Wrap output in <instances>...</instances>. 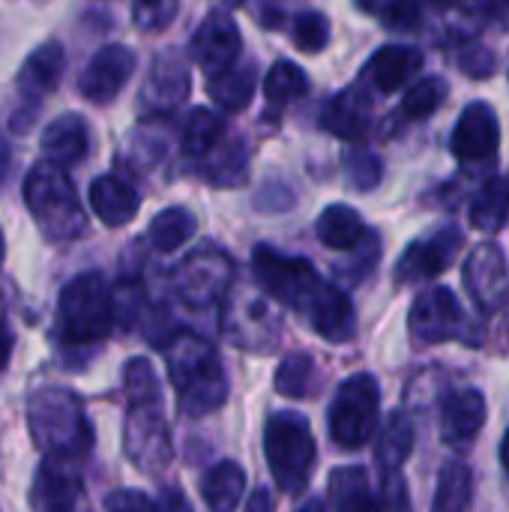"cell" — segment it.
Segmentation results:
<instances>
[{
  "instance_id": "cell-1",
  "label": "cell",
  "mask_w": 509,
  "mask_h": 512,
  "mask_svg": "<svg viewBox=\"0 0 509 512\" xmlns=\"http://www.w3.org/2000/svg\"><path fill=\"white\" fill-rule=\"evenodd\" d=\"M177 405L186 417H207L228 399V381L213 345L192 333H174L165 348Z\"/></svg>"
},
{
  "instance_id": "cell-2",
  "label": "cell",
  "mask_w": 509,
  "mask_h": 512,
  "mask_svg": "<svg viewBox=\"0 0 509 512\" xmlns=\"http://www.w3.org/2000/svg\"><path fill=\"white\" fill-rule=\"evenodd\" d=\"M27 426L45 456L84 462L93 447V432L84 408L69 390H39L27 402Z\"/></svg>"
},
{
  "instance_id": "cell-3",
  "label": "cell",
  "mask_w": 509,
  "mask_h": 512,
  "mask_svg": "<svg viewBox=\"0 0 509 512\" xmlns=\"http://www.w3.org/2000/svg\"><path fill=\"white\" fill-rule=\"evenodd\" d=\"M24 204L48 240H75L84 234V207L78 192L66 174V168L54 162H36L24 180Z\"/></svg>"
},
{
  "instance_id": "cell-4",
  "label": "cell",
  "mask_w": 509,
  "mask_h": 512,
  "mask_svg": "<svg viewBox=\"0 0 509 512\" xmlns=\"http://www.w3.org/2000/svg\"><path fill=\"white\" fill-rule=\"evenodd\" d=\"M114 327V297L99 273L75 276L57 303V336L66 348L102 342Z\"/></svg>"
},
{
  "instance_id": "cell-5",
  "label": "cell",
  "mask_w": 509,
  "mask_h": 512,
  "mask_svg": "<svg viewBox=\"0 0 509 512\" xmlns=\"http://www.w3.org/2000/svg\"><path fill=\"white\" fill-rule=\"evenodd\" d=\"M264 456L273 483L288 495H300L309 486L318 456L309 420L297 411H276L264 426Z\"/></svg>"
},
{
  "instance_id": "cell-6",
  "label": "cell",
  "mask_w": 509,
  "mask_h": 512,
  "mask_svg": "<svg viewBox=\"0 0 509 512\" xmlns=\"http://www.w3.org/2000/svg\"><path fill=\"white\" fill-rule=\"evenodd\" d=\"M378 405H381L378 381L366 372L351 375L336 390V399L330 405V438L342 450H360L375 435Z\"/></svg>"
},
{
  "instance_id": "cell-7",
  "label": "cell",
  "mask_w": 509,
  "mask_h": 512,
  "mask_svg": "<svg viewBox=\"0 0 509 512\" xmlns=\"http://www.w3.org/2000/svg\"><path fill=\"white\" fill-rule=\"evenodd\" d=\"M252 270L258 285L279 303L303 312L309 297L318 291V285L324 282L315 267L306 258L297 255H282L273 246H258L252 252Z\"/></svg>"
},
{
  "instance_id": "cell-8",
  "label": "cell",
  "mask_w": 509,
  "mask_h": 512,
  "mask_svg": "<svg viewBox=\"0 0 509 512\" xmlns=\"http://www.w3.org/2000/svg\"><path fill=\"white\" fill-rule=\"evenodd\" d=\"M123 447L132 465L141 474H162L171 459V432L162 417V402H129L126 426H123Z\"/></svg>"
},
{
  "instance_id": "cell-9",
  "label": "cell",
  "mask_w": 509,
  "mask_h": 512,
  "mask_svg": "<svg viewBox=\"0 0 509 512\" xmlns=\"http://www.w3.org/2000/svg\"><path fill=\"white\" fill-rule=\"evenodd\" d=\"M411 339L423 348L444 345L453 339H468L465 333V312L450 288H429L423 291L408 315Z\"/></svg>"
},
{
  "instance_id": "cell-10",
  "label": "cell",
  "mask_w": 509,
  "mask_h": 512,
  "mask_svg": "<svg viewBox=\"0 0 509 512\" xmlns=\"http://www.w3.org/2000/svg\"><path fill=\"white\" fill-rule=\"evenodd\" d=\"M231 279H234L231 258L219 249H204V252L189 255L177 267L174 288L186 306H210L219 297H225Z\"/></svg>"
},
{
  "instance_id": "cell-11",
  "label": "cell",
  "mask_w": 509,
  "mask_h": 512,
  "mask_svg": "<svg viewBox=\"0 0 509 512\" xmlns=\"http://www.w3.org/2000/svg\"><path fill=\"white\" fill-rule=\"evenodd\" d=\"M462 246H465V234L453 225H444L432 231L429 237L414 240L396 264V282L414 285V282L441 276L456 261Z\"/></svg>"
},
{
  "instance_id": "cell-12",
  "label": "cell",
  "mask_w": 509,
  "mask_h": 512,
  "mask_svg": "<svg viewBox=\"0 0 509 512\" xmlns=\"http://www.w3.org/2000/svg\"><path fill=\"white\" fill-rule=\"evenodd\" d=\"M498 144H501V123H498V114L492 111L489 102L477 99L471 102L453 135H450V153L462 162V165H480V162H489L495 159L498 153Z\"/></svg>"
},
{
  "instance_id": "cell-13",
  "label": "cell",
  "mask_w": 509,
  "mask_h": 512,
  "mask_svg": "<svg viewBox=\"0 0 509 512\" xmlns=\"http://www.w3.org/2000/svg\"><path fill=\"white\" fill-rule=\"evenodd\" d=\"M132 72H135V51L111 42L90 57V63L84 66V72L78 78V90L87 102L108 105L120 96V90L126 87Z\"/></svg>"
},
{
  "instance_id": "cell-14",
  "label": "cell",
  "mask_w": 509,
  "mask_h": 512,
  "mask_svg": "<svg viewBox=\"0 0 509 512\" xmlns=\"http://www.w3.org/2000/svg\"><path fill=\"white\" fill-rule=\"evenodd\" d=\"M465 288L474 303L492 315L509 303V267L504 252L495 243L477 246L465 261Z\"/></svg>"
},
{
  "instance_id": "cell-15",
  "label": "cell",
  "mask_w": 509,
  "mask_h": 512,
  "mask_svg": "<svg viewBox=\"0 0 509 512\" xmlns=\"http://www.w3.org/2000/svg\"><path fill=\"white\" fill-rule=\"evenodd\" d=\"M240 51H243V36H240L234 18L219 9L210 12L192 36V57L207 72V78L231 69L237 63Z\"/></svg>"
},
{
  "instance_id": "cell-16",
  "label": "cell",
  "mask_w": 509,
  "mask_h": 512,
  "mask_svg": "<svg viewBox=\"0 0 509 512\" xmlns=\"http://www.w3.org/2000/svg\"><path fill=\"white\" fill-rule=\"evenodd\" d=\"M189 66L174 54V51H165L153 60L150 72H147V84L141 90V102H144V111L153 114V117H165L171 111H177L186 96H189Z\"/></svg>"
},
{
  "instance_id": "cell-17",
  "label": "cell",
  "mask_w": 509,
  "mask_h": 512,
  "mask_svg": "<svg viewBox=\"0 0 509 512\" xmlns=\"http://www.w3.org/2000/svg\"><path fill=\"white\" fill-rule=\"evenodd\" d=\"M225 333L240 348L267 351L276 342V315H273L270 303L261 297L231 300L228 312H225Z\"/></svg>"
},
{
  "instance_id": "cell-18",
  "label": "cell",
  "mask_w": 509,
  "mask_h": 512,
  "mask_svg": "<svg viewBox=\"0 0 509 512\" xmlns=\"http://www.w3.org/2000/svg\"><path fill=\"white\" fill-rule=\"evenodd\" d=\"M309 324L315 327L318 336H324L327 342H348L357 330V315L351 300L330 282H321L318 291L309 297L306 309Z\"/></svg>"
},
{
  "instance_id": "cell-19",
  "label": "cell",
  "mask_w": 509,
  "mask_h": 512,
  "mask_svg": "<svg viewBox=\"0 0 509 512\" xmlns=\"http://www.w3.org/2000/svg\"><path fill=\"white\" fill-rule=\"evenodd\" d=\"M75 468L78 462L45 456L30 492L33 510H72L81 501V477Z\"/></svg>"
},
{
  "instance_id": "cell-20",
  "label": "cell",
  "mask_w": 509,
  "mask_h": 512,
  "mask_svg": "<svg viewBox=\"0 0 509 512\" xmlns=\"http://www.w3.org/2000/svg\"><path fill=\"white\" fill-rule=\"evenodd\" d=\"M486 399L480 390L450 393L441 411V435L450 447H468L486 426Z\"/></svg>"
},
{
  "instance_id": "cell-21",
  "label": "cell",
  "mask_w": 509,
  "mask_h": 512,
  "mask_svg": "<svg viewBox=\"0 0 509 512\" xmlns=\"http://www.w3.org/2000/svg\"><path fill=\"white\" fill-rule=\"evenodd\" d=\"M420 69H423V54L417 48H411V45H384L369 57V63L363 69V81H369L378 93H396Z\"/></svg>"
},
{
  "instance_id": "cell-22",
  "label": "cell",
  "mask_w": 509,
  "mask_h": 512,
  "mask_svg": "<svg viewBox=\"0 0 509 512\" xmlns=\"http://www.w3.org/2000/svg\"><path fill=\"white\" fill-rule=\"evenodd\" d=\"M39 147H42L45 159L54 162V165H60V168L78 165L87 156V150H90V132H87L84 117H78V114H60L57 120H51L45 126Z\"/></svg>"
},
{
  "instance_id": "cell-23",
  "label": "cell",
  "mask_w": 509,
  "mask_h": 512,
  "mask_svg": "<svg viewBox=\"0 0 509 512\" xmlns=\"http://www.w3.org/2000/svg\"><path fill=\"white\" fill-rule=\"evenodd\" d=\"M63 45L60 42H42L39 48L30 51V57L24 60L21 72H18V90L21 96L30 99V105H36L42 96L57 90V81L63 75Z\"/></svg>"
},
{
  "instance_id": "cell-24",
  "label": "cell",
  "mask_w": 509,
  "mask_h": 512,
  "mask_svg": "<svg viewBox=\"0 0 509 512\" xmlns=\"http://www.w3.org/2000/svg\"><path fill=\"white\" fill-rule=\"evenodd\" d=\"M369 123H372L369 99L363 96L360 87H348L336 93L321 111V126L342 141H360L369 132Z\"/></svg>"
},
{
  "instance_id": "cell-25",
  "label": "cell",
  "mask_w": 509,
  "mask_h": 512,
  "mask_svg": "<svg viewBox=\"0 0 509 512\" xmlns=\"http://www.w3.org/2000/svg\"><path fill=\"white\" fill-rule=\"evenodd\" d=\"M138 204V192L123 177L102 174L90 183V207L108 228L129 225L138 216Z\"/></svg>"
},
{
  "instance_id": "cell-26",
  "label": "cell",
  "mask_w": 509,
  "mask_h": 512,
  "mask_svg": "<svg viewBox=\"0 0 509 512\" xmlns=\"http://www.w3.org/2000/svg\"><path fill=\"white\" fill-rule=\"evenodd\" d=\"M315 234L327 249L336 252H351L357 243H363L366 237V225L360 219V213L348 204H330L318 222H315Z\"/></svg>"
},
{
  "instance_id": "cell-27",
  "label": "cell",
  "mask_w": 509,
  "mask_h": 512,
  "mask_svg": "<svg viewBox=\"0 0 509 512\" xmlns=\"http://www.w3.org/2000/svg\"><path fill=\"white\" fill-rule=\"evenodd\" d=\"M414 453V423L408 420V414L393 411L384 423V429L378 432L375 441V462L381 468V474H396L408 456Z\"/></svg>"
},
{
  "instance_id": "cell-28",
  "label": "cell",
  "mask_w": 509,
  "mask_h": 512,
  "mask_svg": "<svg viewBox=\"0 0 509 512\" xmlns=\"http://www.w3.org/2000/svg\"><path fill=\"white\" fill-rule=\"evenodd\" d=\"M471 228L477 231H501L509 219V177H489L471 198L468 207Z\"/></svg>"
},
{
  "instance_id": "cell-29",
  "label": "cell",
  "mask_w": 509,
  "mask_h": 512,
  "mask_svg": "<svg viewBox=\"0 0 509 512\" xmlns=\"http://www.w3.org/2000/svg\"><path fill=\"white\" fill-rule=\"evenodd\" d=\"M243 492H246V471L231 459L213 465L201 480V498H204V504L210 510L216 512H228L240 507Z\"/></svg>"
},
{
  "instance_id": "cell-30",
  "label": "cell",
  "mask_w": 509,
  "mask_h": 512,
  "mask_svg": "<svg viewBox=\"0 0 509 512\" xmlns=\"http://www.w3.org/2000/svg\"><path fill=\"white\" fill-rule=\"evenodd\" d=\"M204 174L210 183L237 186L246 180V144L240 138H219L204 156Z\"/></svg>"
},
{
  "instance_id": "cell-31",
  "label": "cell",
  "mask_w": 509,
  "mask_h": 512,
  "mask_svg": "<svg viewBox=\"0 0 509 512\" xmlns=\"http://www.w3.org/2000/svg\"><path fill=\"white\" fill-rule=\"evenodd\" d=\"M330 504L339 510H381L378 498H372L369 474L363 468H339L330 474Z\"/></svg>"
},
{
  "instance_id": "cell-32",
  "label": "cell",
  "mask_w": 509,
  "mask_h": 512,
  "mask_svg": "<svg viewBox=\"0 0 509 512\" xmlns=\"http://www.w3.org/2000/svg\"><path fill=\"white\" fill-rule=\"evenodd\" d=\"M207 93L222 111H243L255 93V69L252 66H246V69L231 66L219 75H210Z\"/></svg>"
},
{
  "instance_id": "cell-33",
  "label": "cell",
  "mask_w": 509,
  "mask_h": 512,
  "mask_svg": "<svg viewBox=\"0 0 509 512\" xmlns=\"http://www.w3.org/2000/svg\"><path fill=\"white\" fill-rule=\"evenodd\" d=\"M195 237V216L186 207H168L150 222V246L156 252H177Z\"/></svg>"
},
{
  "instance_id": "cell-34",
  "label": "cell",
  "mask_w": 509,
  "mask_h": 512,
  "mask_svg": "<svg viewBox=\"0 0 509 512\" xmlns=\"http://www.w3.org/2000/svg\"><path fill=\"white\" fill-rule=\"evenodd\" d=\"M471 498H474V477H471L468 465L450 462L438 477V492H435L432 507L438 512L465 510V507H471Z\"/></svg>"
},
{
  "instance_id": "cell-35",
  "label": "cell",
  "mask_w": 509,
  "mask_h": 512,
  "mask_svg": "<svg viewBox=\"0 0 509 512\" xmlns=\"http://www.w3.org/2000/svg\"><path fill=\"white\" fill-rule=\"evenodd\" d=\"M306 90H309V78H306V72H303L297 63H291V60L273 63L270 72H267V78H264V96H267V102L276 105V108H282V105H288V102L306 96Z\"/></svg>"
},
{
  "instance_id": "cell-36",
  "label": "cell",
  "mask_w": 509,
  "mask_h": 512,
  "mask_svg": "<svg viewBox=\"0 0 509 512\" xmlns=\"http://www.w3.org/2000/svg\"><path fill=\"white\" fill-rule=\"evenodd\" d=\"M222 135H225V120L219 114H213L210 108H195L183 129V150H186V156L201 159Z\"/></svg>"
},
{
  "instance_id": "cell-37",
  "label": "cell",
  "mask_w": 509,
  "mask_h": 512,
  "mask_svg": "<svg viewBox=\"0 0 509 512\" xmlns=\"http://www.w3.org/2000/svg\"><path fill=\"white\" fill-rule=\"evenodd\" d=\"M447 81L438 78V75H429V78H420L414 81L408 90H405V99H402V114L411 117V120H426L432 117L444 99H447Z\"/></svg>"
},
{
  "instance_id": "cell-38",
  "label": "cell",
  "mask_w": 509,
  "mask_h": 512,
  "mask_svg": "<svg viewBox=\"0 0 509 512\" xmlns=\"http://www.w3.org/2000/svg\"><path fill=\"white\" fill-rule=\"evenodd\" d=\"M312 381H315V360L309 354H291L279 363L276 369V390L288 399H303L312 393Z\"/></svg>"
},
{
  "instance_id": "cell-39",
  "label": "cell",
  "mask_w": 509,
  "mask_h": 512,
  "mask_svg": "<svg viewBox=\"0 0 509 512\" xmlns=\"http://www.w3.org/2000/svg\"><path fill=\"white\" fill-rule=\"evenodd\" d=\"M123 390L129 402H162V387L156 369L144 357H132L123 366Z\"/></svg>"
},
{
  "instance_id": "cell-40",
  "label": "cell",
  "mask_w": 509,
  "mask_h": 512,
  "mask_svg": "<svg viewBox=\"0 0 509 512\" xmlns=\"http://www.w3.org/2000/svg\"><path fill=\"white\" fill-rule=\"evenodd\" d=\"M294 45L306 54H318L327 48L330 42V21L327 15L315 12V9H306L294 18Z\"/></svg>"
},
{
  "instance_id": "cell-41",
  "label": "cell",
  "mask_w": 509,
  "mask_h": 512,
  "mask_svg": "<svg viewBox=\"0 0 509 512\" xmlns=\"http://www.w3.org/2000/svg\"><path fill=\"white\" fill-rule=\"evenodd\" d=\"M177 6L180 0H132V21L138 30L159 33L174 21Z\"/></svg>"
},
{
  "instance_id": "cell-42",
  "label": "cell",
  "mask_w": 509,
  "mask_h": 512,
  "mask_svg": "<svg viewBox=\"0 0 509 512\" xmlns=\"http://www.w3.org/2000/svg\"><path fill=\"white\" fill-rule=\"evenodd\" d=\"M381 21L390 30L399 33H411L423 27V3L420 0H387L381 9Z\"/></svg>"
},
{
  "instance_id": "cell-43",
  "label": "cell",
  "mask_w": 509,
  "mask_h": 512,
  "mask_svg": "<svg viewBox=\"0 0 509 512\" xmlns=\"http://www.w3.org/2000/svg\"><path fill=\"white\" fill-rule=\"evenodd\" d=\"M345 168H348V177L357 189H372L381 180V162L369 150H351L345 159Z\"/></svg>"
},
{
  "instance_id": "cell-44",
  "label": "cell",
  "mask_w": 509,
  "mask_h": 512,
  "mask_svg": "<svg viewBox=\"0 0 509 512\" xmlns=\"http://www.w3.org/2000/svg\"><path fill=\"white\" fill-rule=\"evenodd\" d=\"M459 69L465 75H471V78H489L498 69V63H495V54L486 45H468L459 54Z\"/></svg>"
},
{
  "instance_id": "cell-45",
  "label": "cell",
  "mask_w": 509,
  "mask_h": 512,
  "mask_svg": "<svg viewBox=\"0 0 509 512\" xmlns=\"http://www.w3.org/2000/svg\"><path fill=\"white\" fill-rule=\"evenodd\" d=\"M378 507H387V510H405L408 507V495H405V483L396 474H384V495L378 498Z\"/></svg>"
},
{
  "instance_id": "cell-46",
  "label": "cell",
  "mask_w": 509,
  "mask_h": 512,
  "mask_svg": "<svg viewBox=\"0 0 509 512\" xmlns=\"http://www.w3.org/2000/svg\"><path fill=\"white\" fill-rule=\"evenodd\" d=\"M159 501L141 495V492H114L105 498V510H156Z\"/></svg>"
},
{
  "instance_id": "cell-47",
  "label": "cell",
  "mask_w": 509,
  "mask_h": 512,
  "mask_svg": "<svg viewBox=\"0 0 509 512\" xmlns=\"http://www.w3.org/2000/svg\"><path fill=\"white\" fill-rule=\"evenodd\" d=\"M9 357H12V333H9L6 324L0 321V369L9 363Z\"/></svg>"
},
{
  "instance_id": "cell-48",
  "label": "cell",
  "mask_w": 509,
  "mask_h": 512,
  "mask_svg": "<svg viewBox=\"0 0 509 512\" xmlns=\"http://www.w3.org/2000/svg\"><path fill=\"white\" fill-rule=\"evenodd\" d=\"M9 165H12V153H9V147L0 141V186H3V180H6V174H9Z\"/></svg>"
},
{
  "instance_id": "cell-49",
  "label": "cell",
  "mask_w": 509,
  "mask_h": 512,
  "mask_svg": "<svg viewBox=\"0 0 509 512\" xmlns=\"http://www.w3.org/2000/svg\"><path fill=\"white\" fill-rule=\"evenodd\" d=\"M246 507H249V510H264V507H267V510H270V507H273V501H270V495H267V492H258V495H252V498H249V504H246Z\"/></svg>"
},
{
  "instance_id": "cell-50",
  "label": "cell",
  "mask_w": 509,
  "mask_h": 512,
  "mask_svg": "<svg viewBox=\"0 0 509 512\" xmlns=\"http://www.w3.org/2000/svg\"><path fill=\"white\" fill-rule=\"evenodd\" d=\"M384 3H387V0H357V6H360L363 12H378Z\"/></svg>"
},
{
  "instance_id": "cell-51",
  "label": "cell",
  "mask_w": 509,
  "mask_h": 512,
  "mask_svg": "<svg viewBox=\"0 0 509 512\" xmlns=\"http://www.w3.org/2000/svg\"><path fill=\"white\" fill-rule=\"evenodd\" d=\"M501 465H504V471L509 474V432L504 435V441H501Z\"/></svg>"
},
{
  "instance_id": "cell-52",
  "label": "cell",
  "mask_w": 509,
  "mask_h": 512,
  "mask_svg": "<svg viewBox=\"0 0 509 512\" xmlns=\"http://www.w3.org/2000/svg\"><path fill=\"white\" fill-rule=\"evenodd\" d=\"M3 258H6V249H3V234H0V267H3Z\"/></svg>"
}]
</instances>
